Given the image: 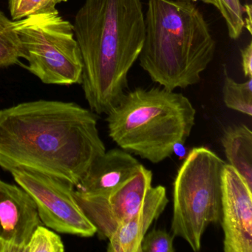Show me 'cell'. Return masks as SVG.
<instances>
[{
    "mask_svg": "<svg viewBox=\"0 0 252 252\" xmlns=\"http://www.w3.org/2000/svg\"><path fill=\"white\" fill-rule=\"evenodd\" d=\"M222 99L228 108L252 116V77L238 83L226 76L222 87Z\"/></svg>",
    "mask_w": 252,
    "mask_h": 252,
    "instance_id": "15",
    "label": "cell"
},
{
    "mask_svg": "<svg viewBox=\"0 0 252 252\" xmlns=\"http://www.w3.org/2000/svg\"><path fill=\"white\" fill-rule=\"evenodd\" d=\"M23 57V49L14 29V21L0 11V68L19 64Z\"/></svg>",
    "mask_w": 252,
    "mask_h": 252,
    "instance_id": "14",
    "label": "cell"
},
{
    "mask_svg": "<svg viewBox=\"0 0 252 252\" xmlns=\"http://www.w3.org/2000/svg\"><path fill=\"white\" fill-rule=\"evenodd\" d=\"M64 252V245L61 237L43 224L36 227L23 249V252Z\"/></svg>",
    "mask_w": 252,
    "mask_h": 252,
    "instance_id": "17",
    "label": "cell"
},
{
    "mask_svg": "<svg viewBox=\"0 0 252 252\" xmlns=\"http://www.w3.org/2000/svg\"><path fill=\"white\" fill-rule=\"evenodd\" d=\"M217 8L225 20L231 39L240 38L244 29L243 5L240 0H216Z\"/></svg>",
    "mask_w": 252,
    "mask_h": 252,
    "instance_id": "18",
    "label": "cell"
},
{
    "mask_svg": "<svg viewBox=\"0 0 252 252\" xmlns=\"http://www.w3.org/2000/svg\"><path fill=\"white\" fill-rule=\"evenodd\" d=\"M83 60L82 85L91 111L107 114L120 102L145 38L141 0H85L75 16Z\"/></svg>",
    "mask_w": 252,
    "mask_h": 252,
    "instance_id": "2",
    "label": "cell"
},
{
    "mask_svg": "<svg viewBox=\"0 0 252 252\" xmlns=\"http://www.w3.org/2000/svg\"><path fill=\"white\" fill-rule=\"evenodd\" d=\"M169 203L163 186L151 187L136 215L121 224L108 239V252H141V242Z\"/></svg>",
    "mask_w": 252,
    "mask_h": 252,
    "instance_id": "12",
    "label": "cell"
},
{
    "mask_svg": "<svg viewBox=\"0 0 252 252\" xmlns=\"http://www.w3.org/2000/svg\"><path fill=\"white\" fill-rule=\"evenodd\" d=\"M172 233L161 228H153L146 233L141 242V252H175Z\"/></svg>",
    "mask_w": 252,
    "mask_h": 252,
    "instance_id": "19",
    "label": "cell"
},
{
    "mask_svg": "<svg viewBox=\"0 0 252 252\" xmlns=\"http://www.w3.org/2000/svg\"><path fill=\"white\" fill-rule=\"evenodd\" d=\"M178 1H182V2H197V1H200V2H203V3L210 4V5H215L217 8V2L216 0H178Z\"/></svg>",
    "mask_w": 252,
    "mask_h": 252,
    "instance_id": "22",
    "label": "cell"
},
{
    "mask_svg": "<svg viewBox=\"0 0 252 252\" xmlns=\"http://www.w3.org/2000/svg\"><path fill=\"white\" fill-rule=\"evenodd\" d=\"M41 224L30 194L20 186L0 179V252H23Z\"/></svg>",
    "mask_w": 252,
    "mask_h": 252,
    "instance_id": "10",
    "label": "cell"
},
{
    "mask_svg": "<svg viewBox=\"0 0 252 252\" xmlns=\"http://www.w3.org/2000/svg\"><path fill=\"white\" fill-rule=\"evenodd\" d=\"M109 135L122 150L153 163L171 157L185 144L195 123L187 97L163 88H137L125 93L108 113Z\"/></svg>",
    "mask_w": 252,
    "mask_h": 252,
    "instance_id": "4",
    "label": "cell"
},
{
    "mask_svg": "<svg viewBox=\"0 0 252 252\" xmlns=\"http://www.w3.org/2000/svg\"><path fill=\"white\" fill-rule=\"evenodd\" d=\"M221 225L225 252H252V189L232 166L222 173Z\"/></svg>",
    "mask_w": 252,
    "mask_h": 252,
    "instance_id": "9",
    "label": "cell"
},
{
    "mask_svg": "<svg viewBox=\"0 0 252 252\" xmlns=\"http://www.w3.org/2000/svg\"><path fill=\"white\" fill-rule=\"evenodd\" d=\"M153 172L144 166L119 188L105 194H87L75 189L78 204L94 224L101 240H108L116 228L136 215L142 207Z\"/></svg>",
    "mask_w": 252,
    "mask_h": 252,
    "instance_id": "8",
    "label": "cell"
},
{
    "mask_svg": "<svg viewBox=\"0 0 252 252\" xmlns=\"http://www.w3.org/2000/svg\"><path fill=\"white\" fill-rule=\"evenodd\" d=\"M98 116L74 102L39 99L0 110V167L33 171L76 187L106 152Z\"/></svg>",
    "mask_w": 252,
    "mask_h": 252,
    "instance_id": "1",
    "label": "cell"
},
{
    "mask_svg": "<svg viewBox=\"0 0 252 252\" xmlns=\"http://www.w3.org/2000/svg\"><path fill=\"white\" fill-rule=\"evenodd\" d=\"M67 0H8V9L13 21L30 16L57 10V5Z\"/></svg>",
    "mask_w": 252,
    "mask_h": 252,
    "instance_id": "16",
    "label": "cell"
},
{
    "mask_svg": "<svg viewBox=\"0 0 252 252\" xmlns=\"http://www.w3.org/2000/svg\"><path fill=\"white\" fill-rule=\"evenodd\" d=\"M228 164L252 189V132L245 125L228 126L221 138Z\"/></svg>",
    "mask_w": 252,
    "mask_h": 252,
    "instance_id": "13",
    "label": "cell"
},
{
    "mask_svg": "<svg viewBox=\"0 0 252 252\" xmlns=\"http://www.w3.org/2000/svg\"><path fill=\"white\" fill-rule=\"evenodd\" d=\"M242 57V65L243 73L247 78L252 77V42L240 50Z\"/></svg>",
    "mask_w": 252,
    "mask_h": 252,
    "instance_id": "20",
    "label": "cell"
},
{
    "mask_svg": "<svg viewBox=\"0 0 252 252\" xmlns=\"http://www.w3.org/2000/svg\"><path fill=\"white\" fill-rule=\"evenodd\" d=\"M225 162L209 149L190 150L173 183L171 231L184 239L194 252L210 224L221 220L222 173Z\"/></svg>",
    "mask_w": 252,
    "mask_h": 252,
    "instance_id": "5",
    "label": "cell"
},
{
    "mask_svg": "<svg viewBox=\"0 0 252 252\" xmlns=\"http://www.w3.org/2000/svg\"><path fill=\"white\" fill-rule=\"evenodd\" d=\"M141 166L126 150L112 149L95 159L75 189L84 194H107L130 179Z\"/></svg>",
    "mask_w": 252,
    "mask_h": 252,
    "instance_id": "11",
    "label": "cell"
},
{
    "mask_svg": "<svg viewBox=\"0 0 252 252\" xmlns=\"http://www.w3.org/2000/svg\"><path fill=\"white\" fill-rule=\"evenodd\" d=\"M215 50L209 24L193 2L149 0L138 60L153 82L169 91L196 85Z\"/></svg>",
    "mask_w": 252,
    "mask_h": 252,
    "instance_id": "3",
    "label": "cell"
},
{
    "mask_svg": "<svg viewBox=\"0 0 252 252\" xmlns=\"http://www.w3.org/2000/svg\"><path fill=\"white\" fill-rule=\"evenodd\" d=\"M243 13H246V17L243 19L244 21V28L247 29L248 32L252 34V5H247L243 6Z\"/></svg>",
    "mask_w": 252,
    "mask_h": 252,
    "instance_id": "21",
    "label": "cell"
},
{
    "mask_svg": "<svg viewBox=\"0 0 252 252\" xmlns=\"http://www.w3.org/2000/svg\"><path fill=\"white\" fill-rule=\"evenodd\" d=\"M26 68L46 85L82 83L83 60L73 25L58 10L14 21Z\"/></svg>",
    "mask_w": 252,
    "mask_h": 252,
    "instance_id": "6",
    "label": "cell"
},
{
    "mask_svg": "<svg viewBox=\"0 0 252 252\" xmlns=\"http://www.w3.org/2000/svg\"><path fill=\"white\" fill-rule=\"evenodd\" d=\"M9 172L34 200L44 225L57 232L80 237L96 234L94 224L76 201L73 184L33 171L13 169Z\"/></svg>",
    "mask_w": 252,
    "mask_h": 252,
    "instance_id": "7",
    "label": "cell"
}]
</instances>
